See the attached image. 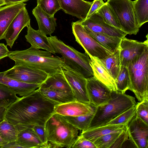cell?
I'll list each match as a JSON object with an SVG mask.
<instances>
[{"mask_svg":"<svg viewBox=\"0 0 148 148\" xmlns=\"http://www.w3.org/2000/svg\"><path fill=\"white\" fill-rule=\"evenodd\" d=\"M22 148V147L18 144L16 141L5 144L2 148Z\"/></svg>","mask_w":148,"mask_h":148,"instance_id":"ee69618b","label":"cell"},{"mask_svg":"<svg viewBox=\"0 0 148 148\" xmlns=\"http://www.w3.org/2000/svg\"><path fill=\"white\" fill-rule=\"evenodd\" d=\"M47 141L51 148H71L79 136V130L64 116L54 113L45 126Z\"/></svg>","mask_w":148,"mask_h":148,"instance_id":"3957f363","label":"cell"},{"mask_svg":"<svg viewBox=\"0 0 148 148\" xmlns=\"http://www.w3.org/2000/svg\"><path fill=\"white\" fill-rule=\"evenodd\" d=\"M86 89L90 103L97 106L108 101L112 91L94 76L86 79Z\"/></svg>","mask_w":148,"mask_h":148,"instance_id":"4fadbf2b","label":"cell"},{"mask_svg":"<svg viewBox=\"0 0 148 148\" xmlns=\"http://www.w3.org/2000/svg\"><path fill=\"white\" fill-rule=\"evenodd\" d=\"M39 87L73 93L71 87L62 71L60 72L49 76Z\"/></svg>","mask_w":148,"mask_h":148,"instance_id":"d4e9b609","label":"cell"},{"mask_svg":"<svg viewBox=\"0 0 148 148\" xmlns=\"http://www.w3.org/2000/svg\"><path fill=\"white\" fill-rule=\"evenodd\" d=\"M62 72L71 87L76 101L90 104L86 89V79L65 65Z\"/></svg>","mask_w":148,"mask_h":148,"instance_id":"30bf717a","label":"cell"},{"mask_svg":"<svg viewBox=\"0 0 148 148\" xmlns=\"http://www.w3.org/2000/svg\"><path fill=\"white\" fill-rule=\"evenodd\" d=\"M38 88L45 97L59 104L76 101L74 95L72 93L40 87Z\"/></svg>","mask_w":148,"mask_h":148,"instance_id":"4316f807","label":"cell"},{"mask_svg":"<svg viewBox=\"0 0 148 148\" xmlns=\"http://www.w3.org/2000/svg\"><path fill=\"white\" fill-rule=\"evenodd\" d=\"M48 39L56 53L62 56L66 66L86 79L94 76L90 59L86 53L78 51L73 47L65 44L56 36L50 35Z\"/></svg>","mask_w":148,"mask_h":148,"instance_id":"5b68a950","label":"cell"},{"mask_svg":"<svg viewBox=\"0 0 148 148\" xmlns=\"http://www.w3.org/2000/svg\"><path fill=\"white\" fill-rule=\"evenodd\" d=\"M104 3L103 0H94L85 19L88 18L96 13Z\"/></svg>","mask_w":148,"mask_h":148,"instance_id":"b9f144b4","label":"cell"},{"mask_svg":"<svg viewBox=\"0 0 148 148\" xmlns=\"http://www.w3.org/2000/svg\"><path fill=\"white\" fill-rule=\"evenodd\" d=\"M19 98L13 91L0 83V107L7 108Z\"/></svg>","mask_w":148,"mask_h":148,"instance_id":"836d02e7","label":"cell"},{"mask_svg":"<svg viewBox=\"0 0 148 148\" xmlns=\"http://www.w3.org/2000/svg\"><path fill=\"white\" fill-rule=\"evenodd\" d=\"M29 0H5L6 5L16 3H23Z\"/></svg>","mask_w":148,"mask_h":148,"instance_id":"f6af8a7d","label":"cell"},{"mask_svg":"<svg viewBox=\"0 0 148 148\" xmlns=\"http://www.w3.org/2000/svg\"><path fill=\"white\" fill-rule=\"evenodd\" d=\"M100 60L116 81L121 66L119 48L112 54Z\"/></svg>","mask_w":148,"mask_h":148,"instance_id":"83f0119b","label":"cell"},{"mask_svg":"<svg viewBox=\"0 0 148 148\" xmlns=\"http://www.w3.org/2000/svg\"><path fill=\"white\" fill-rule=\"evenodd\" d=\"M96 12L101 17L106 23L122 30L116 16L107 2L105 3Z\"/></svg>","mask_w":148,"mask_h":148,"instance_id":"4dcf8cb0","label":"cell"},{"mask_svg":"<svg viewBox=\"0 0 148 148\" xmlns=\"http://www.w3.org/2000/svg\"><path fill=\"white\" fill-rule=\"evenodd\" d=\"M0 136L6 143L16 141L17 132L15 125L3 120L0 122Z\"/></svg>","mask_w":148,"mask_h":148,"instance_id":"f546056e","label":"cell"},{"mask_svg":"<svg viewBox=\"0 0 148 148\" xmlns=\"http://www.w3.org/2000/svg\"><path fill=\"white\" fill-rule=\"evenodd\" d=\"M26 4H10L0 7V40L4 39L5 33L12 20Z\"/></svg>","mask_w":148,"mask_h":148,"instance_id":"d6986e66","label":"cell"},{"mask_svg":"<svg viewBox=\"0 0 148 148\" xmlns=\"http://www.w3.org/2000/svg\"><path fill=\"white\" fill-rule=\"evenodd\" d=\"M8 57L15 62L43 71L50 76L60 72L65 66L62 57L54 56L52 53L31 46L23 50L9 51Z\"/></svg>","mask_w":148,"mask_h":148,"instance_id":"7a4b0ae2","label":"cell"},{"mask_svg":"<svg viewBox=\"0 0 148 148\" xmlns=\"http://www.w3.org/2000/svg\"><path fill=\"white\" fill-rule=\"evenodd\" d=\"M32 12L38 24V30L45 35H51L57 26L54 16L45 12L37 5L32 10Z\"/></svg>","mask_w":148,"mask_h":148,"instance_id":"603a6c76","label":"cell"},{"mask_svg":"<svg viewBox=\"0 0 148 148\" xmlns=\"http://www.w3.org/2000/svg\"><path fill=\"white\" fill-rule=\"evenodd\" d=\"M147 40L144 42L129 39L125 37L122 38L119 49L121 65L127 67L133 59L142 53L148 47Z\"/></svg>","mask_w":148,"mask_h":148,"instance_id":"7c38bea8","label":"cell"},{"mask_svg":"<svg viewBox=\"0 0 148 148\" xmlns=\"http://www.w3.org/2000/svg\"><path fill=\"white\" fill-rule=\"evenodd\" d=\"M129 138V134L127 126L121 132L110 148H120Z\"/></svg>","mask_w":148,"mask_h":148,"instance_id":"ab89813d","label":"cell"},{"mask_svg":"<svg viewBox=\"0 0 148 148\" xmlns=\"http://www.w3.org/2000/svg\"><path fill=\"white\" fill-rule=\"evenodd\" d=\"M58 0L66 13L82 20L85 19L93 3L84 0Z\"/></svg>","mask_w":148,"mask_h":148,"instance_id":"ac0fdd59","label":"cell"},{"mask_svg":"<svg viewBox=\"0 0 148 148\" xmlns=\"http://www.w3.org/2000/svg\"><path fill=\"white\" fill-rule=\"evenodd\" d=\"M5 5H6L5 0H0V7Z\"/></svg>","mask_w":148,"mask_h":148,"instance_id":"c3c4849f","label":"cell"},{"mask_svg":"<svg viewBox=\"0 0 148 148\" xmlns=\"http://www.w3.org/2000/svg\"><path fill=\"white\" fill-rule=\"evenodd\" d=\"M30 18L25 7L14 18L6 30L4 38L7 45L11 48L22 30L30 23Z\"/></svg>","mask_w":148,"mask_h":148,"instance_id":"5bb4252c","label":"cell"},{"mask_svg":"<svg viewBox=\"0 0 148 148\" xmlns=\"http://www.w3.org/2000/svg\"><path fill=\"white\" fill-rule=\"evenodd\" d=\"M135 106L136 116L148 125V99L138 102Z\"/></svg>","mask_w":148,"mask_h":148,"instance_id":"74e56055","label":"cell"},{"mask_svg":"<svg viewBox=\"0 0 148 148\" xmlns=\"http://www.w3.org/2000/svg\"><path fill=\"white\" fill-rule=\"evenodd\" d=\"M138 27L140 28L148 21V0L132 1Z\"/></svg>","mask_w":148,"mask_h":148,"instance_id":"f1b7e54d","label":"cell"},{"mask_svg":"<svg viewBox=\"0 0 148 148\" xmlns=\"http://www.w3.org/2000/svg\"><path fill=\"white\" fill-rule=\"evenodd\" d=\"M90 64L94 76L112 91H117L115 81L100 60L90 56Z\"/></svg>","mask_w":148,"mask_h":148,"instance_id":"ffe728a7","label":"cell"},{"mask_svg":"<svg viewBox=\"0 0 148 148\" xmlns=\"http://www.w3.org/2000/svg\"><path fill=\"white\" fill-rule=\"evenodd\" d=\"M121 132H113L104 135L92 142L96 148H110Z\"/></svg>","mask_w":148,"mask_h":148,"instance_id":"d590c367","label":"cell"},{"mask_svg":"<svg viewBox=\"0 0 148 148\" xmlns=\"http://www.w3.org/2000/svg\"><path fill=\"white\" fill-rule=\"evenodd\" d=\"M0 83L22 97L27 95L38 88L41 84L24 83L6 76L4 71L0 72Z\"/></svg>","mask_w":148,"mask_h":148,"instance_id":"44dd1931","label":"cell"},{"mask_svg":"<svg viewBox=\"0 0 148 148\" xmlns=\"http://www.w3.org/2000/svg\"><path fill=\"white\" fill-rule=\"evenodd\" d=\"M86 29L97 42L112 53H114L119 49L122 38L95 32Z\"/></svg>","mask_w":148,"mask_h":148,"instance_id":"484cf974","label":"cell"},{"mask_svg":"<svg viewBox=\"0 0 148 148\" xmlns=\"http://www.w3.org/2000/svg\"><path fill=\"white\" fill-rule=\"evenodd\" d=\"M116 16L122 30L127 34L136 35L138 27L131 0H108Z\"/></svg>","mask_w":148,"mask_h":148,"instance_id":"52a82bcc","label":"cell"},{"mask_svg":"<svg viewBox=\"0 0 148 148\" xmlns=\"http://www.w3.org/2000/svg\"></svg>","mask_w":148,"mask_h":148,"instance_id":"816d5d0a","label":"cell"},{"mask_svg":"<svg viewBox=\"0 0 148 148\" xmlns=\"http://www.w3.org/2000/svg\"><path fill=\"white\" fill-rule=\"evenodd\" d=\"M32 128L42 142L47 148H51L50 145L47 142L45 126L35 125Z\"/></svg>","mask_w":148,"mask_h":148,"instance_id":"60d3db41","label":"cell"},{"mask_svg":"<svg viewBox=\"0 0 148 148\" xmlns=\"http://www.w3.org/2000/svg\"><path fill=\"white\" fill-rule=\"evenodd\" d=\"M9 51L7 48V45L3 43H0V60L8 57Z\"/></svg>","mask_w":148,"mask_h":148,"instance_id":"7bdbcfd3","label":"cell"},{"mask_svg":"<svg viewBox=\"0 0 148 148\" xmlns=\"http://www.w3.org/2000/svg\"><path fill=\"white\" fill-rule=\"evenodd\" d=\"M126 127L123 125L106 124L82 131L81 135L93 142L104 135L113 132H121Z\"/></svg>","mask_w":148,"mask_h":148,"instance_id":"cb8c5ba5","label":"cell"},{"mask_svg":"<svg viewBox=\"0 0 148 148\" xmlns=\"http://www.w3.org/2000/svg\"><path fill=\"white\" fill-rule=\"evenodd\" d=\"M104 0V1H106V0Z\"/></svg>","mask_w":148,"mask_h":148,"instance_id":"681fc988","label":"cell"},{"mask_svg":"<svg viewBox=\"0 0 148 148\" xmlns=\"http://www.w3.org/2000/svg\"><path fill=\"white\" fill-rule=\"evenodd\" d=\"M27 34L25 37L26 41L35 48L45 50L55 54V51L50 42L48 37L38 30L33 29L29 24L27 26Z\"/></svg>","mask_w":148,"mask_h":148,"instance_id":"7402d4cb","label":"cell"},{"mask_svg":"<svg viewBox=\"0 0 148 148\" xmlns=\"http://www.w3.org/2000/svg\"><path fill=\"white\" fill-rule=\"evenodd\" d=\"M6 108L0 107V122L5 119V115Z\"/></svg>","mask_w":148,"mask_h":148,"instance_id":"bcb514c9","label":"cell"},{"mask_svg":"<svg viewBox=\"0 0 148 148\" xmlns=\"http://www.w3.org/2000/svg\"><path fill=\"white\" fill-rule=\"evenodd\" d=\"M136 112V108L135 105L124 111L106 124L123 125L127 126L135 116Z\"/></svg>","mask_w":148,"mask_h":148,"instance_id":"e575fe53","label":"cell"},{"mask_svg":"<svg viewBox=\"0 0 148 148\" xmlns=\"http://www.w3.org/2000/svg\"><path fill=\"white\" fill-rule=\"evenodd\" d=\"M17 132L16 141L22 148H47L41 141L32 127L15 125Z\"/></svg>","mask_w":148,"mask_h":148,"instance_id":"e0dca14e","label":"cell"},{"mask_svg":"<svg viewBox=\"0 0 148 148\" xmlns=\"http://www.w3.org/2000/svg\"><path fill=\"white\" fill-rule=\"evenodd\" d=\"M136 103L134 97L118 91H112L111 98L108 101L96 107L88 129L106 125Z\"/></svg>","mask_w":148,"mask_h":148,"instance_id":"277c9868","label":"cell"},{"mask_svg":"<svg viewBox=\"0 0 148 148\" xmlns=\"http://www.w3.org/2000/svg\"><path fill=\"white\" fill-rule=\"evenodd\" d=\"M127 67L130 79L129 90L139 102L148 99V47L136 56Z\"/></svg>","mask_w":148,"mask_h":148,"instance_id":"8992f818","label":"cell"},{"mask_svg":"<svg viewBox=\"0 0 148 148\" xmlns=\"http://www.w3.org/2000/svg\"><path fill=\"white\" fill-rule=\"evenodd\" d=\"M8 77L29 84H41L50 76L46 72L21 64L4 71Z\"/></svg>","mask_w":148,"mask_h":148,"instance_id":"9c48e42d","label":"cell"},{"mask_svg":"<svg viewBox=\"0 0 148 148\" xmlns=\"http://www.w3.org/2000/svg\"><path fill=\"white\" fill-rule=\"evenodd\" d=\"M86 29L93 32L122 38L127 34L123 30L111 26L104 22L96 12L88 18L77 21Z\"/></svg>","mask_w":148,"mask_h":148,"instance_id":"8fae6325","label":"cell"},{"mask_svg":"<svg viewBox=\"0 0 148 148\" xmlns=\"http://www.w3.org/2000/svg\"></svg>","mask_w":148,"mask_h":148,"instance_id":"f907efd6","label":"cell"},{"mask_svg":"<svg viewBox=\"0 0 148 148\" xmlns=\"http://www.w3.org/2000/svg\"><path fill=\"white\" fill-rule=\"evenodd\" d=\"M97 106L77 101L55 106V113L63 116H77L88 114L95 110Z\"/></svg>","mask_w":148,"mask_h":148,"instance_id":"2e32d148","label":"cell"},{"mask_svg":"<svg viewBox=\"0 0 148 148\" xmlns=\"http://www.w3.org/2000/svg\"><path fill=\"white\" fill-rule=\"evenodd\" d=\"M71 25L75 41L84 49L89 57H94L101 60L113 53L97 42L77 21L72 22Z\"/></svg>","mask_w":148,"mask_h":148,"instance_id":"ba28073f","label":"cell"},{"mask_svg":"<svg viewBox=\"0 0 148 148\" xmlns=\"http://www.w3.org/2000/svg\"><path fill=\"white\" fill-rule=\"evenodd\" d=\"M71 148H96L92 142L87 139L81 134L78 136Z\"/></svg>","mask_w":148,"mask_h":148,"instance_id":"f35d334b","label":"cell"},{"mask_svg":"<svg viewBox=\"0 0 148 148\" xmlns=\"http://www.w3.org/2000/svg\"><path fill=\"white\" fill-rule=\"evenodd\" d=\"M117 91L124 93L130 87V79L127 67L121 65L116 80Z\"/></svg>","mask_w":148,"mask_h":148,"instance_id":"d6a6232c","label":"cell"},{"mask_svg":"<svg viewBox=\"0 0 148 148\" xmlns=\"http://www.w3.org/2000/svg\"><path fill=\"white\" fill-rule=\"evenodd\" d=\"M6 143L0 136V148H2L3 145Z\"/></svg>","mask_w":148,"mask_h":148,"instance_id":"7dc6e473","label":"cell"},{"mask_svg":"<svg viewBox=\"0 0 148 148\" xmlns=\"http://www.w3.org/2000/svg\"><path fill=\"white\" fill-rule=\"evenodd\" d=\"M60 104L45 97L38 88L19 98L6 108L5 120L14 125L45 126Z\"/></svg>","mask_w":148,"mask_h":148,"instance_id":"6da1fadb","label":"cell"},{"mask_svg":"<svg viewBox=\"0 0 148 148\" xmlns=\"http://www.w3.org/2000/svg\"><path fill=\"white\" fill-rule=\"evenodd\" d=\"M37 3L44 12L52 16L61 9L58 0H37Z\"/></svg>","mask_w":148,"mask_h":148,"instance_id":"8d00e7d4","label":"cell"},{"mask_svg":"<svg viewBox=\"0 0 148 148\" xmlns=\"http://www.w3.org/2000/svg\"><path fill=\"white\" fill-rule=\"evenodd\" d=\"M129 138L137 148L148 147V125L135 116L127 126Z\"/></svg>","mask_w":148,"mask_h":148,"instance_id":"9a60e30c","label":"cell"},{"mask_svg":"<svg viewBox=\"0 0 148 148\" xmlns=\"http://www.w3.org/2000/svg\"><path fill=\"white\" fill-rule=\"evenodd\" d=\"M95 111V110L86 115L75 116H64L69 123L79 130L83 131L86 130L88 128Z\"/></svg>","mask_w":148,"mask_h":148,"instance_id":"1f68e13d","label":"cell"}]
</instances>
